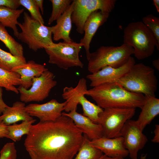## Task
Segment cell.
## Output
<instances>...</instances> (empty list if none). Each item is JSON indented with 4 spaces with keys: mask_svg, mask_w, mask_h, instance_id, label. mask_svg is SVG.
Returning <instances> with one entry per match:
<instances>
[{
    "mask_svg": "<svg viewBox=\"0 0 159 159\" xmlns=\"http://www.w3.org/2000/svg\"><path fill=\"white\" fill-rule=\"evenodd\" d=\"M82 134L70 118L62 114L55 121L32 125L24 146L31 159H73Z\"/></svg>",
    "mask_w": 159,
    "mask_h": 159,
    "instance_id": "obj_1",
    "label": "cell"
},
{
    "mask_svg": "<svg viewBox=\"0 0 159 159\" xmlns=\"http://www.w3.org/2000/svg\"><path fill=\"white\" fill-rule=\"evenodd\" d=\"M90 96L97 105L104 109L108 108L141 109L145 96L130 92L116 82L93 87L84 92Z\"/></svg>",
    "mask_w": 159,
    "mask_h": 159,
    "instance_id": "obj_2",
    "label": "cell"
},
{
    "mask_svg": "<svg viewBox=\"0 0 159 159\" xmlns=\"http://www.w3.org/2000/svg\"><path fill=\"white\" fill-rule=\"evenodd\" d=\"M116 82L130 92L155 96L158 80L154 70L143 63L135 64Z\"/></svg>",
    "mask_w": 159,
    "mask_h": 159,
    "instance_id": "obj_3",
    "label": "cell"
},
{
    "mask_svg": "<svg viewBox=\"0 0 159 159\" xmlns=\"http://www.w3.org/2000/svg\"><path fill=\"white\" fill-rule=\"evenodd\" d=\"M124 43L132 47L133 54L141 60L151 56L159 45L153 32L141 21L132 22L124 30Z\"/></svg>",
    "mask_w": 159,
    "mask_h": 159,
    "instance_id": "obj_4",
    "label": "cell"
},
{
    "mask_svg": "<svg viewBox=\"0 0 159 159\" xmlns=\"http://www.w3.org/2000/svg\"><path fill=\"white\" fill-rule=\"evenodd\" d=\"M134 53L133 48L123 43L118 46H102L90 53L88 61V69L91 73L103 67H118L125 64Z\"/></svg>",
    "mask_w": 159,
    "mask_h": 159,
    "instance_id": "obj_5",
    "label": "cell"
},
{
    "mask_svg": "<svg viewBox=\"0 0 159 159\" xmlns=\"http://www.w3.org/2000/svg\"><path fill=\"white\" fill-rule=\"evenodd\" d=\"M23 18V21L19 22L18 24L21 30L17 37L18 39L35 52L45 49L54 44L52 38V26L41 24L26 12L24 13Z\"/></svg>",
    "mask_w": 159,
    "mask_h": 159,
    "instance_id": "obj_6",
    "label": "cell"
},
{
    "mask_svg": "<svg viewBox=\"0 0 159 159\" xmlns=\"http://www.w3.org/2000/svg\"><path fill=\"white\" fill-rule=\"evenodd\" d=\"M83 45L73 41L54 43L45 48L49 57V63L60 68L67 70L73 67H83L84 64L80 59L79 54Z\"/></svg>",
    "mask_w": 159,
    "mask_h": 159,
    "instance_id": "obj_7",
    "label": "cell"
},
{
    "mask_svg": "<svg viewBox=\"0 0 159 159\" xmlns=\"http://www.w3.org/2000/svg\"><path fill=\"white\" fill-rule=\"evenodd\" d=\"M135 109L115 108L103 109L99 115L97 123L102 127L103 136L108 138L121 136L124 126L134 116Z\"/></svg>",
    "mask_w": 159,
    "mask_h": 159,
    "instance_id": "obj_8",
    "label": "cell"
},
{
    "mask_svg": "<svg viewBox=\"0 0 159 159\" xmlns=\"http://www.w3.org/2000/svg\"><path fill=\"white\" fill-rule=\"evenodd\" d=\"M74 8L71 16L72 22L79 33H84L85 22L93 12L100 10L109 13L115 7V0H74Z\"/></svg>",
    "mask_w": 159,
    "mask_h": 159,
    "instance_id": "obj_9",
    "label": "cell"
},
{
    "mask_svg": "<svg viewBox=\"0 0 159 159\" xmlns=\"http://www.w3.org/2000/svg\"><path fill=\"white\" fill-rule=\"evenodd\" d=\"M54 75L47 70L39 77L33 78L30 89H26L21 85L17 88L20 93V99L23 102H39L46 99L52 89L57 84Z\"/></svg>",
    "mask_w": 159,
    "mask_h": 159,
    "instance_id": "obj_10",
    "label": "cell"
},
{
    "mask_svg": "<svg viewBox=\"0 0 159 159\" xmlns=\"http://www.w3.org/2000/svg\"><path fill=\"white\" fill-rule=\"evenodd\" d=\"M87 90V80L84 78L79 80L75 87H64L62 96L66 100V104L64 110L68 112L77 110L78 105L80 104L82 107L83 115L88 116L93 114L96 110L97 105L85 97L84 92Z\"/></svg>",
    "mask_w": 159,
    "mask_h": 159,
    "instance_id": "obj_11",
    "label": "cell"
},
{
    "mask_svg": "<svg viewBox=\"0 0 159 159\" xmlns=\"http://www.w3.org/2000/svg\"><path fill=\"white\" fill-rule=\"evenodd\" d=\"M143 131L136 120L131 119L126 122L122 130L121 136L132 159H138V152L143 148L148 141Z\"/></svg>",
    "mask_w": 159,
    "mask_h": 159,
    "instance_id": "obj_12",
    "label": "cell"
},
{
    "mask_svg": "<svg viewBox=\"0 0 159 159\" xmlns=\"http://www.w3.org/2000/svg\"><path fill=\"white\" fill-rule=\"evenodd\" d=\"M135 63L134 58L131 56L127 62L120 67H105L96 72L87 75L86 77L90 81V85L92 87L116 82L129 71Z\"/></svg>",
    "mask_w": 159,
    "mask_h": 159,
    "instance_id": "obj_13",
    "label": "cell"
},
{
    "mask_svg": "<svg viewBox=\"0 0 159 159\" xmlns=\"http://www.w3.org/2000/svg\"><path fill=\"white\" fill-rule=\"evenodd\" d=\"M66 104L53 99L43 104L31 103L25 107L26 112L31 117L38 118L41 122L54 121L62 115Z\"/></svg>",
    "mask_w": 159,
    "mask_h": 159,
    "instance_id": "obj_14",
    "label": "cell"
},
{
    "mask_svg": "<svg viewBox=\"0 0 159 159\" xmlns=\"http://www.w3.org/2000/svg\"><path fill=\"white\" fill-rule=\"evenodd\" d=\"M90 144L110 157L124 158L129 155L128 151L125 146L122 136L112 138L103 136L90 140Z\"/></svg>",
    "mask_w": 159,
    "mask_h": 159,
    "instance_id": "obj_15",
    "label": "cell"
},
{
    "mask_svg": "<svg viewBox=\"0 0 159 159\" xmlns=\"http://www.w3.org/2000/svg\"><path fill=\"white\" fill-rule=\"evenodd\" d=\"M109 14L100 10H96L90 15L85 22L84 35L80 39V43L83 45L87 60L90 54V44L92 39L98 28L107 21Z\"/></svg>",
    "mask_w": 159,
    "mask_h": 159,
    "instance_id": "obj_16",
    "label": "cell"
},
{
    "mask_svg": "<svg viewBox=\"0 0 159 159\" xmlns=\"http://www.w3.org/2000/svg\"><path fill=\"white\" fill-rule=\"evenodd\" d=\"M62 114L69 117L73 121L76 126L82 133L85 134L91 141L103 137L101 125L93 122L88 117L78 113L76 110Z\"/></svg>",
    "mask_w": 159,
    "mask_h": 159,
    "instance_id": "obj_17",
    "label": "cell"
},
{
    "mask_svg": "<svg viewBox=\"0 0 159 159\" xmlns=\"http://www.w3.org/2000/svg\"><path fill=\"white\" fill-rule=\"evenodd\" d=\"M74 6V2L57 20L56 24L52 26L53 39L57 41L62 39L64 42H71L73 41L70 37L72 27L71 16Z\"/></svg>",
    "mask_w": 159,
    "mask_h": 159,
    "instance_id": "obj_18",
    "label": "cell"
},
{
    "mask_svg": "<svg viewBox=\"0 0 159 159\" xmlns=\"http://www.w3.org/2000/svg\"><path fill=\"white\" fill-rule=\"evenodd\" d=\"M47 70L44 65L31 60L26 64L14 68L11 71L16 72L20 74L21 81L20 85L25 89H28L32 86L33 78L40 76Z\"/></svg>",
    "mask_w": 159,
    "mask_h": 159,
    "instance_id": "obj_19",
    "label": "cell"
},
{
    "mask_svg": "<svg viewBox=\"0 0 159 159\" xmlns=\"http://www.w3.org/2000/svg\"><path fill=\"white\" fill-rule=\"evenodd\" d=\"M25 103L16 101L12 107L6 108L0 116V121L7 126L22 121L30 120L33 119L26 111Z\"/></svg>",
    "mask_w": 159,
    "mask_h": 159,
    "instance_id": "obj_20",
    "label": "cell"
},
{
    "mask_svg": "<svg viewBox=\"0 0 159 159\" xmlns=\"http://www.w3.org/2000/svg\"><path fill=\"white\" fill-rule=\"evenodd\" d=\"M141 111L136 121L143 130L159 114V99L155 96H145Z\"/></svg>",
    "mask_w": 159,
    "mask_h": 159,
    "instance_id": "obj_21",
    "label": "cell"
},
{
    "mask_svg": "<svg viewBox=\"0 0 159 159\" xmlns=\"http://www.w3.org/2000/svg\"><path fill=\"white\" fill-rule=\"evenodd\" d=\"M24 11L23 9H14L0 6V23L5 27L11 28L16 37L19 33L17 27L19 23L18 19Z\"/></svg>",
    "mask_w": 159,
    "mask_h": 159,
    "instance_id": "obj_22",
    "label": "cell"
},
{
    "mask_svg": "<svg viewBox=\"0 0 159 159\" xmlns=\"http://www.w3.org/2000/svg\"><path fill=\"white\" fill-rule=\"evenodd\" d=\"M20 77V74L16 72L0 68V87H4L7 91H12L16 94L19 93L15 86L21 85Z\"/></svg>",
    "mask_w": 159,
    "mask_h": 159,
    "instance_id": "obj_23",
    "label": "cell"
},
{
    "mask_svg": "<svg viewBox=\"0 0 159 159\" xmlns=\"http://www.w3.org/2000/svg\"><path fill=\"white\" fill-rule=\"evenodd\" d=\"M0 40L8 48L10 53L19 57H24L22 45L16 41L8 33L5 27L0 23Z\"/></svg>",
    "mask_w": 159,
    "mask_h": 159,
    "instance_id": "obj_24",
    "label": "cell"
},
{
    "mask_svg": "<svg viewBox=\"0 0 159 159\" xmlns=\"http://www.w3.org/2000/svg\"><path fill=\"white\" fill-rule=\"evenodd\" d=\"M36 121V119L22 121L19 124L14 123L8 126V131L7 138L15 142L21 140L22 136L27 135L29 133L32 124Z\"/></svg>",
    "mask_w": 159,
    "mask_h": 159,
    "instance_id": "obj_25",
    "label": "cell"
},
{
    "mask_svg": "<svg viewBox=\"0 0 159 159\" xmlns=\"http://www.w3.org/2000/svg\"><path fill=\"white\" fill-rule=\"evenodd\" d=\"M83 135L82 143L74 159H97L103 154L100 150L90 144V140L85 134Z\"/></svg>",
    "mask_w": 159,
    "mask_h": 159,
    "instance_id": "obj_26",
    "label": "cell"
},
{
    "mask_svg": "<svg viewBox=\"0 0 159 159\" xmlns=\"http://www.w3.org/2000/svg\"><path fill=\"white\" fill-rule=\"evenodd\" d=\"M26 62L24 57L14 56L0 48V68L11 71L14 68Z\"/></svg>",
    "mask_w": 159,
    "mask_h": 159,
    "instance_id": "obj_27",
    "label": "cell"
},
{
    "mask_svg": "<svg viewBox=\"0 0 159 159\" xmlns=\"http://www.w3.org/2000/svg\"><path fill=\"white\" fill-rule=\"evenodd\" d=\"M52 4V11L49 19L50 24L56 20L65 12L72 2L71 0H50Z\"/></svg>",
    "mask_w": 159,
    "mask_h": 159,
    "instance_id": "obj_28",
    "label": "cell"
},
{
    "mask_svg": "<svg viewBox=\"0 0 159 159\" xmlns=\"http://www.w3.org/2000/svg\"><path fill=\"white\" fill-rule=\"evenodd\" d=\"M20 5L25 8L29 12L31 16L41 24H44V19L35 0H19Z\"/></svg>",
    "mask_w": 159,
    "mask_h": 159,
    "instance_id": "obj_29",
    "label": "cell"
},
{
    "mask_svg": "<svg viewBox=\"0 0 159 159\" xmlns=\"http://www.w3.org/2000/svg\"><path fill=\"white\" fill-rule=\"evenodd\" d=\"M143 23L153 33L159 45V18L152 14L142 19Z\"/></svg>",
    "mask_w": 159,
    "mask_h": 159,
    "instance_id": "obj_30",
    "label": "cell"
},
{
    "mask_svg": "<svg viewBox=\"0 0 159 159\" xmlns=\"http://www.w3.org/2000/svg\"><path fill=\"white\" fill-rule=\"evenodd\" d=\"M20 6L19 0H0V6L16 9Z\"/></svg>",
    "mask_w": 159,
    "mask_h": 159,
    "instance_id": "obj_31",
    "label": "cell"
},
{
    "mask_svg": "<svg viewBox=\"0 0 159 159\" xmlns=\"http://www.w3.org/2000/svg\"><path fill=\"white\" fill-rule=\"evenodd\" d=\"M8 133V126L0 121V138H7Z\"/></svg>",
    "mask_w": 159,
    "mask_h": 159,
    "instance_id": "obj_32",
    "label": "cell"
},
{
    "mask_svg": "<svg viewBox=\"0 0 159 159\" xmlns=\"http://www.w3.org/2000/svg\"><path fill=\"white\" fill-rule=\"evenodd\" d=\"M2 92V87H0V114H2L5 109L9 106L3 100Z\"/></svg>",
    "mask_w": 159,
    "mask_h": 159,
    "instance_id": "obj_33",
    "label": "cell"
},
{
    "mask_svg": "<svg viewBox=\"0 0 159 159\" xmlns=\"http://www.w3.org/2000/svg\"><path fill=\"white\" fill-rule=\"evenodd\" d=\"M154 136L151 141L154 143H159V125H155V128L154 131Z\"/></svg>",
    "mask_w": 159,
    "mask_h": 159,
    "instance_id": "obj_34",
    "label": "cell"
},
{
    "mask_svg": "<svg viewBox=\"0 0 159 159\" xmlns=\"http://www.w3.org/2000/svg\"><path fill=\"white\" fill-rule=\"evenodd\" d=\"M35 1L38 7L41 11L42 14H43L44 11L43 7L44 1L43 0H35Z\"/></svg>",
    "mask_w": 159,
    "mask_h": 159,
    "instance_id": "obj_35",
    "label": "cell"
},
{
    "mask_svg": "<svg viewBox=\"0 0 159 159\" xmlns=\"http://www.w3.org/2000/svg\"><path fill=\"white\" fill-rule=\"evenodd\" d=\"M152 64L154 67L159 71V59L153 60L152 61Z\"/></svg>",
    "mask_w": 159,
    "mask_h": 159,
    "instance_id": "obj_36",
    "label": "cell"
},
{
    "mask_svg": "<svg viewBox=\"0 0 159 159\" xmlns=\"http://www.w3.org/2000/svg\"><path fill=\"white\" fill-rule=\"evenodd\" d=\"M97 159H124L122 158H111L103 154Z\"/></svg>",
    "mask_w": 159,
    "mask_h": 159,
    "instance_id": "obj_37",
    "label": "cell"
},
{
    "mask_svg": "<svg viewBox=\"0 0 159 159\" xmlns=\"http://www.w3.org/2000/svg\"><path fill=\"white\" fill-rule=\"evenodd\" d=\"M153 4L155 6L157 12H159V0H153Z\"/></svg>",
    "mask_w": 159,
    "mask_h": 159,
    "instance_id": "obj_38",
    "label": "cell"
},
{
    "mask_svg": "<svg viewBox=\"0 0 159 159\" xmlns=\"http://www.w3.org/2000/svg\"><path fill=\"white\" fill-rule=\"evenodd\" d=\"M147 154H143L140 156V159H147Z\"/></svg>",
    "mask_w": 159,
    "mask_h": 159,
    "instance_id": "obj_39",
    "label": "cell"
}]
</instances>
